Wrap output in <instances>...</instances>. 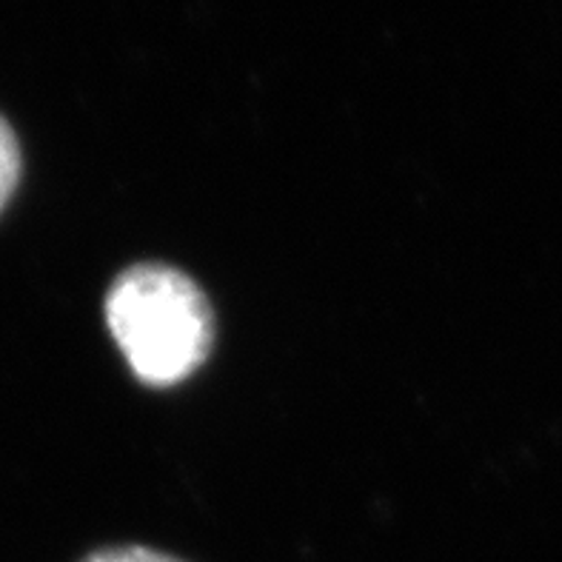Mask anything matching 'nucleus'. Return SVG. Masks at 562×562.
<instances>
[{"mask_svg":"<svg viewBox=\"0 0 562 562\" xmlns=\"http://www.w3.org/2000/svg\"><path fill=\"white\" fill-rule=\"evenodd\" d=\"M23 157H21V143L14 137L12 126L0 117V212L9 203V198L18 189L21 180Z\"/></svg>","mask_w":562,"mask_h":562,"instance_id":"nucleus-2","label":"nucleus"},{"mask_svg":"<svg viewBox=\"0 0 562 562\" xmlns=\"http://www.w3.org/2000/svg\"><path fill=\"white\" fill-rule=\"evenodd\" d=\"M80 562H183L178 557L160 554L155 549H143V546H117V549H100L83 557Z\"/></svg>","mask_w":562,"mask_h":562,"instance_id":"nucleus-3","label":"nucleus"},{"mask_svg":"<svg viewBox=\"0 0 562 562\" xmlns=\"http://www.w3.org/2000/svg\"><path fill=\"white\" fill-rule=\"evenodd\" d=\"M106 323L135 378L169 389L206 363L214 342L209 297L186 271L137 263L106 294Z\"/></svg>","mask_w":562,"mask_h":562,"instance_id":"nucleus-1","label":"nucleus"}]
</instances>
